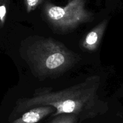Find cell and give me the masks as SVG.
Returning a JSON list of instances; mask_svg holds the SVG:
<instances>
[{
    "instance_id": "obj_5",
    "label": "cell",
    "mask_w": 123,
    "mask_h": 123,
    "mask_svg": "<svg viewBox=\"0 0 123 123\" xmlns=\"http://www.w3.org/2000/svg\"><path fill=\"white\" fill-rule=\"evenodd\" d=\"M55 109L49 106L35 107L25 112L13 123H37L41 120L55 112Z\"/></svg>"
},
{
    "instance_id": "obj_2",
    "label": "cell",
    "mask_w": 123,
    "mask_h": 123,
    "mask_svg": "<svg viewBox=\"0 0 123 123\" xmlns=\"http://www.w3.org/2000/svg\"><path fill=\"white\" fill-rule=\"evenodd\" d=\"M25 60L39 76L56 75L74 66L79 56L51 38H39L28 46Z\"/></svg>"
},
{
    "instance_id": "obj_4",
    "label": "cell",
    "mask_w": 123,
    "mask_h": 123,
    "mask_svg": "<svg viewBox=\"0 0 123 123\" xmlns=\"http://www.w3.org/2000/svg\"><path fill=\"white\" fill-rule=\"evenodd\" d=\"M107 25V20H104L93 28L84 37L82 42L83 48L88 51H95L98 48Z\"/></svg>"
},
{
    "instance_id": "obj_1",
    "label": "cell",
    "mask_w": 123,
    "mask_h": 123,
    "mask_svg": "<svg viewBox=\"0 0 123 123\" xmlns=\"http://www.w3.org/2000/svg\"><path fill=\"white\" fill-rule=\"evenodd\" d=\"M100 84V76L94 75L83 82L59 91L40 88L35 90L31 97L18 100L15 111L21 114L35 107L49 106L55 110L53 117L72 114L80 120L93 118L104 114L109 109L107 102L100 99L98 95Z\"/></svg>"
},
{
    "instance_id": "obj_3",
    "label": "cell",
    "mask_w": 123,
    "mask_h": 123,
    "mask_svg": "<svg viewBox=\"0 0 123 123\" xmlns=\"http://www.w3.org/2000/svg\"><path fill=\"white\" fill-rule=\"evenodd\" d=\"M45 14L51 27L57 31H71L93 20V14L85 8L84 0H71L64 7L47 4Z\"/></svg>"
},
{
    "instance_id": "obj_7",
    "label": "cell",
    "mask_w": 123,
    "mask_h": 123,
    "mask_svg": "<svg viewBox=\"0 0 123 123\" xmlns=\"http://www.w3.org/2000/svg\"><path fill=\"white\" fill-rule=\"evenodd\" d=\"M43 0H24L27 12L28 13L32 12L36 9L37 6H39Z\"/></svg>"
},
{
    "instance_id": "obj_6",
    "label": "cell",
    "mask_w": 123,
    "mask_h": 123,
    "mask_svg": "<svg viewBox=\"0 0 123 123\" xmlns=\"http://www.w3.org/2000/svg\"><path fill=\"white\" fill-rule=\"evenodd\" d=\"M54 117L49 123H77L79 120L78 117L72 114H62Z\"/></svg>"
}]
</instances>
